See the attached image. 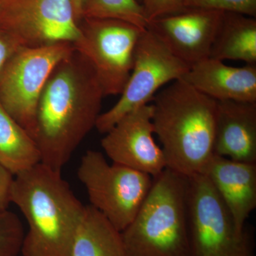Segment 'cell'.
I'll list each match as a JSON object with an SVG mask.
<instances>
[{"instance_id": "cell-1", "label": "cell", "mask_w": 256, "mask_h": 256, "mask_svg": "<svg viewBox=\"0 0 256 256\" xmlns=\"http://www.w3.org/2000/svg\"><path fill=\"white\" fill-rule=\"evenodd\" d=\"M104 97L94 68L76 50L57 64L38 101L32 136L42 163L62 172L96 128Z\"/></svg>"}, {"instance_id": "cell-2", "label": "cell", "mask_w": 256, "mask_h": 256, "mask_svg": "<svg viewBox=\"0 0 256 256\" xmlns=\"http://www.w3.org/2000/svg\"><path fill=\"white\" fill-rule=\"evenodd\" d=\"M11 202L26 218L23 256H69L85 207L60 172L40 162L15 175Z\"/></svg>"}, {"instance_id": "cell-3", "label": "cell", "mask_w": 256, "mask_h": 256, "mask_svg": "<svg viewBox=\"0 0 256 256\" xmlns=\"http://www.w3.org/2000/svg\"><path fill=\"white\" fill-rule=\"evenodd\" d=\"M152 102L154 133L166 168L186 178L203 173L214 156L217 101L180 78Z\"/></svg>"}, {"instance_id": "cell-4", "label": "cell", "mask_w": 256, "mask_h": 256, "mask_svg": "<svg viewBox=\"0 0 256 256\" xmlns=\"http://www.w3.org/2000/svg\"><path fill=\"white\" fill-rule=\"evenodd\" d=\"M188 178L166 169L130 224L120 232L124 256H190Z\"/></svg>"}, {"instance_id": "cell-5", "label": "cell", "mask_w": 256, "mask_h": 256, "mask_svg": "<svg viewBox=\"0 0 256 256\" xmlns=\"http://www.w3.org/2000/svg\"><path fill=\"white\" fill-rule=\"evenodd\" d=\"M186 178L190 256H254L246 232H239L206 174Z\"/></svg>"}, {"instance_id": "cell-6", "label": "cell", "mask_w": 256, "mask_h": 256, "mask_svg": "<svg viewBox=\"0 0 256 256\" xmlns=\"http://www.w3.org/2000/svg\"><path fill=\"white\" fill-rule=\"evenodd\" d=\"M78 180L90 206L122 232L130 224L150 190L153 178L122 166L109 164L100 152L88 150L80 160Z\"/></svg>"}, {"instance_id": "cell-7", "label": "cell", "mask_w": 256, "mask_h": 256, "mask_svg": "<svg viewBox=\"0 0 256 256\" xmlns=\"http://www.w3.org/2000/svg\"><path fill=\"white\" fill-rule=\"evenodd\" d=\"M74 50L90 64L104 96L120 95L132 72L134 52L146 28L109 18H84Z\"/></svg>"}, {"instance_id": "cell-8", "label": "cell", "mask_w": 256, "mask_h": 256, "mask_svg": "<svg viewBox=\"0 0 256 256\" xmlns=\"http://www.w3.org/2000/svg\"><path fill=\"white\" fill-rule=\"evenodd\" d=\"M74 50L73 44L68 42L22 47L0 74V104L32 137L38 101L47 80L57 64Z\"/></svg>"}, {"instance_id": "cell-9", "label": "cell", "mask_w": 256, "mask_h": 256, "mask_svg": "<svg viewBox=\"0 0 256 256\" xmlns=\"http://www.w3.org/2000/svg\"><path fill=\"white\" fill-rule=\"evenodd\" d=\"M190 68L146 28L138 40L132 72L124 92L114 107L99 116L96 129L106 134L126 114L150 104L162 87L182 78Z\"/></svg>"}, {"instance_id": "cell-10", "label": "cell", "mask_w": 256, "mask_h": 256, "mask_svg": "<svg viewBox=\"0 0 256 256\" xmlns=\"http://www.w3.org/2000/svg\"><path fill=\"white\" fill-rule=\"evenodd\" d=\"M0 30L23 48L73 44L80 35L72 0H0Z\"/></svg>"}, {"instance_id": "cell-11", "label": "cell", "mask_w": 256, "mask_h": 256, "mask_svg": "<svg viewBox=\"0 0 256 256\" xmlns=\"http://www.w3.org/2000/svg\"><path fill=\"white\" fill-rule=\"evenodd\" d=\"M152 106H141L120 120L101 140L112 162L156 178L166 168L161 146L154 139Z\"/></svg>"}, {"instance_id": "cell-12", "label": "cell", "mask_w": 256, "mask_h": 256, "mask_svg": "<svg viewBox=\"0 0 256 256\" xmlns=\"http://www.w3.org/2000/svg\"><path fill=\"white\" fill-rule=\"evenodd\" d=\"M223 14L216 10L186 8L181 12L152 20L146 28L191 67L210 58Z\"/></svg>"}, {"instance_id": "cell-13", "label": "cell", "mask_w": 256, "mask_h": 256, "mask_svg": "<svg viewBox=\"0 0 256 256\" xmlns=\"http://www.w3.org/2000/svg\"><path fill=\"white\" fill-rule=\"evenodd\" d=\"M214 154L256 163V102L217 101Z\"/></svg>"}, {"instance_id": "cell-14", "label": "cell", "mask_w": 256, "mask_h": 256, "mask_svg": "<svg viewBox=\"0 0 256 256\" xmlns=\"http://www.w3.org/2000/svg\"><path fill=\"white\" fill-rule=\"evenodd\" d=\"M206 174L232 214L239 232L256 207V163L235 161L214 154Z\"/></svg>"}, {"instance_id": "cell-15", "label": "cell", "mask_w": 256, "mask_h": 256, "mask_svg": "<svg viewBox=\"0 0 256 256\" xmlns=\"http://www.w3.org/2000/svg\"><path fill=\"white\" fill-rule=\"evenodd\" d=\"M182 78L216 101L256 102V65L230 66L208 58L190 67Z\"/></svg>"}, {"instance_id": "cell-16", "label": "cell", "mask_w": 256, "mask_h": 256, "mask_svg": "<svg viewBox=\"0 0 256 256\" xmlns=\"http://www.w3.org/2000/svg\"><path fill=\"white\" fill-rule=\"evenodd\" d=\"M210 58L220 62L242 60L248 65H256V18L224 12Z\"/></svg>"}, {"instance_id": "cell-17", "label": "cell", "mask_w": 256, "mask_h": 256, "mask_svg": "<svg viewBox=\"0 0 256 256\" xmlns=\"http://www.w3.org/2000/svg\"><path fill=\"white\" fill-rule=\"evenodd\" d=\"M69 256H124L120 232L98 210L86 206Z\"/></svg>"}, {"instance_id": "cell-18", "label": "cell", "mask_w": 256, "mask_h": 256, "mask_svg": "<svg viewBox=\"0 0 256 256\" xmlns=\"http://www.w3.org/2000/svg\"><path fill=\"white\" fill-rule=\"evenodd\" d=\"M40 162L33 138L0 104V164L15 176Z\"/></svg>"}, {"instance_id": "cell-19", "label": "cell", "mask_w": 256, "mask_h": 256, "mask_svg": "<svg viewBox=\"0 0 256 256\" xmlns=\"http://www.w3.org/2000/svg\"><path fill=\"white\" fill-rule=\"evenodd\" d=\"M82 20L109 18L146 28L148 22L142 4L137 0H82Z\"/></svg>"}, {"instance_id": "cell-20", "label": "cell", "mask_w": 256, "mask_h": 256, "mask_svg": "<svg viewBox=\"0 0 256 256\" xmlns=\"http://www.w3.org/2000/svg\"><path fill=\"white\" fill-rule=\"evenodd\" d=\"M24 236L23 224L16 214L9 210L0 212V256H18Z\"/></svg>"}, {"instance_id": "cell-21", "label": "cell", "mask_w": 256, "mask_h": 256, "mask_svg": "<svg viewBox=\"0 0 256 256\" xmlns=\"http://www.w3.org/2000/svg\"><path fill=\"white\" fill-rule=\"evenodd\" d=\"M184 6L256 16V0H184Z\"/></svg>"}, {"instance_id": "cell-22", "label": "cell", "mask_w": 256, "mask_h": 256, "mask_svg": "<svg viewBox=\"0 0 256 256\" xmlns=\"http://www.w3.org/2000/svg\"><path fill=\"white\" fill-rule=\"evenodd\" d=\"M141 4L148 23L156 18L176 14L186 9L184 0H142Z\"/></svg>"}, {"instance_id": "cell-23", "label": "cell", "mask_w": 256, "mask_h": 256, "mask_svg": "<svg viewBox=\"0 0 256 256\" xmlns=\"http://www.w3.org/2000/svg\"><path fill=\"white\" fill-rule=\"evenodd\" d=\"M14 175L0 164V212L8 210L11 202Z\"/></svg>"}, {"instance_id": "cell-24", "label": "cell", "mask_w": 256, "mask_h": 256, "mask_svg": "<svg viewBox=\"0 0 256 256\" xmlns=\"http://www.w3.org/2000/svg\"><path fill=\"white\" fill-rule=\"evenodd\" d=\"M21 48L14 38L0 30V74L12 56Z\"/></svg>"}, {"instance_id": "cell-25", "label": "cell", "mask_w": 256, "mask_h": 256, "mask_svg": "<svg viewBox=\"0 0 256 256\" xmlns=\"http://www.w3.org/2000/svg\"><path fill=\"white\" fill-rule=\"evenodd\" d=\"M72 5L75 12L76 18L78 23L82 20V15H80V3L82 0H72Z\"/></svg>"}, {"instance_id": "cell-26", "label": "cell", "mask_w": 256, "mask_h": 256, "mask_svg": "<svg viewBox=\"0 0 256 256\" xmlns=\"http://www.w3.org/2000/svg\"><path fill=\"white\" fill-rule=\"evenodd\" d=\"M137 1L139 2L141 4V2H142V0H137Z\"/></svg>"}]
</instances>
